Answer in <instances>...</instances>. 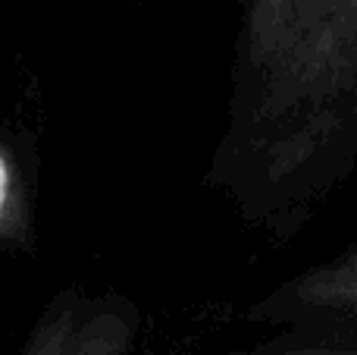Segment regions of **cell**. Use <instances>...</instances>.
<instances>
[{"label":"cell","mask_w":357,"mask_h":355,"mask_svg":"<svg viewBox=\"0 0 357 355\" xmlns=\"http://www.w3.org/2000/svg\"><path fill=\"white\" fill-rule=\"evenodd\" d=\"M142 312L126 293L66 283L31 321L13 355H138Z\"/></svg>","instance_id":"1"},{"label":"cell","mask_w":357,"mask_h":355,"mask_svg":"<svg viewBox=\"0 0 357 355\" xmlns=\"http://www.w3.org/2000/svg\"><path fill=\"white\" fill-rule=\"evenodd\" d=\"M248 318L276 333L357 340V242L279 280L251 302Z\"/></svg>","instance_id":"2"},{"label":"cell","mask_w":357,"mask_h":355,"mask_svg":"<svg viewBox=\"0 0 357 355\" xmlns=\"http://www.w3.org/2000/svg\"><path fill=\"white\" fill-rule=\"evenodd\" d=\"M35 245V176L22 145L0 129V249Z\"/></svg>","instance_id":"3"},{"label":"cell","mask_w":357,"mask_h":355,"mask_svg":"<svg viewBox=\"0 0 357 355\" xmlns=\"http://www.w3.org/2000/svg\"><path fill=\"white\" fill-rule=\"evenodd\" d=\"M220 355H357V340H333L314 333H276L248 349H226Z\"/></svg>","instance_id":"4"}]
</instances>
